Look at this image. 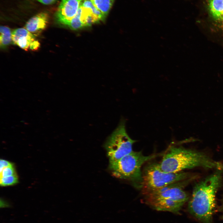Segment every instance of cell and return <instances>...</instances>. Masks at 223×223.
<instances>
[{
	"mask_svg": "<svg viewBox=\"0 0 223 223\" xmlns=\"http://www.w3.org/2000/svg\"><path fill=\"white\" fill-rule=\"evenodd\" d=\"M160 167L164 171L177 173L196 167L223 170V164L200 151L170 145L164 154Z\"/></svg>",
	"mask_w": 223,
	"mask_h": 223,
	"instance_id": "obj_1",
	"label": "cell"
},
{
	"mask_svg": "<svg viewBox=\"0 0 223 223\" xmlns=\"http://www.w3.org/2000/svg\"><path fill=\"white\" fill-rule=\"evenodd\" d=\"M217 171L196 184L188 204V210L204 223L211 222L216 205V194L221 184L222 171Z\"/></svg>",
	"mask_w": 223,
	"mask_h": 223,
	"instance_id": "obj_2",
	"label": "cell"
},
{
	"mask_svg": "<svg viewBox=\"0 0 223 223\" xmlns=\"http://www.w3.org/2000/svg\"><path fill=\"white\" fill-rule=\"evenodd\" d=\"M191 178L146 193V203L157 211L177 213L189 199L184 188Z\"/></svg>",
	"mask_w": 223,
	"mask_h": 223,
	"instance_id": "obj_3",
	"label": "cell"
},
{
	"mask_svg": "<svg viewBox=\"0 0 223 223\" xmlns=\"http://www.w3.org/2000/svg\"><path fill=\"white\" fill-rule=\"evenodd\" d=\"M158 155L159 154L145 155L141 151H133L117 162L109 164V168L114 177L129 180L136 188L142 189L143 182L142 166Z\"/></svg>",
	"mask_w": 223,
	"mask_h": 223,
	"instance_id": "obj_4",
	"label": "cell"
},
{
	"mask_svg": "<svg viewBox=\"0 0 223 223\" xmlns=\"http://www.w3.org/2000/svg\"><path fill=\"white\" fill-rule=\"evenodd\" d=\"M142 177L143 194L191 178L189 173L183 171L177 173L164 171L156 162L151 163L146 166L142 172Z\"/></svg>",
	"mask_w": 223,
	"mask_h": 223,
	"instance_id": "obj_5",
	"label": "cell"
},
{
	"mask_svg": "<svg viewBox=\"0 0 223 223\" xmlns=\"http://www.w3.org/2000/svg\"><path fill=\"white\" fill-rule=\"evenodd\" d=\"M125 120H121L119 124L107 139L104 147L109 161L114 163L133 151L132 147L136 142L129 136L125 129Z\"/></svg>",
	"mask_w": 223,
	"mask_h": 223,
	"instance_id": "obj_6",
	"label": "cell"
},
{
	"mask_svg": "<svg viewBox=\"0 0 223 223\" xmlns=\"http://www.w3.org/2000/svg\"><path fill=\"white\" fill-rule=\"evenodd\" d=\"M84 0H61L56 14L57 20L67 25L77 14Z\"/></svg>",
	"mask_w": 223,
	"mask_h": 223,
	"instance_id": "obj_7",
	"label": "cell"
},
{
	"mask_svg": "<svg viewBox=\"0 0 223 223\" xmlns=\"http://www.w3.org/2000/svg\"><path fill=\"white\" fill-rule=\"evenodd\" d=\"M12 42L26 50L29 48L31 43L35 40L32 33L26 29L20 28L14 30L11 33Z\"/></svg>",
	"mask_w": 223,
	"mask_h": 223,
	"instance_id": "obj_8",
	"label": "cell"
},
{
	"mask_svg": "<svg viewBox=\"0 0 223 223\" xmlns=\"http://www.w3.org/2000/svg\"><path fill=\"white\" fill-rule=\"evenodd\" d=\"M47 13H41L31 18L26 23L25 28L31 33H36L44 30L48 22Z\"/></svg>",
	"mask_w": 223,
	"mask_h": 223,
	"instance_id": "obj_9",
	"label": "cell"
},
{
	"mask_svg": "<svg viewBox=\"0 0 223 223\" xmlns=\"http://www.w3.org/2000/svg\"><path fill=\"white\" fill-rule=\"evenodd\" d=\"M208 8L213 20L223 27V0H209Z\"/></svg>",
	"mask_w": 223,
	"mask_h": 223,
	"instance_id": "obj_10",
	"label": "cell"
},
{
	"mask_svg": "<svg viewBox=\"0 0 223 223\" xmlns=\"http://www.w3.org/2000/svg\"><path fill=\"white\" fill-rule=\"evenodd\" d=\"M66 26L71 29L75 30L85 27L81 18V3L77 14Z\"/></svg>",
	"mask_w": 223,
	"mask_h": 223,
	"instance_id": "obj_11",
	"label": "cell"
},
{
	"mask_svg": "<svg viewBox=\"0 0 223 223\" xmlns=\"http://www.w3.org/2000/svg\"><path fill=\"white\" fill-rule=\"evenodd\" d=\"M11 33L10 28L5 26L0 27V45L4 48L9 45L12 41Z\"/></svg>",
	"mask_w": 223,
	"mask_h": 223,
	"instance_id": "obj_12",
	"label": "cell"
},
{
	"mask_svg": "<svg viewBox=\"0 0 223 223\" xmlns=\"http://www.w3.org/2000/svg\"><path fill=\"white\" fill-rule=\"evenodd\" d=\"M94 5L105 16L108 13L114 0H90Z\"/></svg>",
	"mask_w": 223,
	"mask_h": 223,
	"instance_id": "obj_13",
	"label": "cell"
},
{
	"mask_svg": "<svg viewBox=\"0 0 223 223\" xmlns=\"http://www.w3.org/2000/svg\"><path fill=\"white\" fill-rule=\"evenodd\" d=\"M81 4L83 7L88 8L100 21L104 20L106 16L96 8L90 0H84L82 2Z\"/></svg>",
	"mask_w": 223,
	"mask_h": 223,
	"instance_id": "obj_14",
	"label": "cell"
},
{
	"mask_svg": "<svg viewBox=\"0 0 223 223\" xmlns=\"http://www.w3.org/2000/svg\"><path fill=\"white\" fill-rule=\"evenodd\" d=\"M18 180L17 175L0 177V185L2 186L13 185L18 183Z\"/></svg>",
	"mask_w": 223,
	"mask_h": 223,
	"instance_id": "obj_15",
	"label": "cell"
},
{
	"mask_svg": "<svg viewBox=\"0 0 223 223\" xmlns=\"http://www.w3.org/2000/svg\"><path fill=\"white\" fill-rule=\"evenodd\" d=\"M17 175L13 165L4 168L0 172V177H7Z\"/></svg>",
	"mask_w": 223,
	"mask_h": 223,
	"instance_id": "obj_16",
	"label": "cell"
},
{
	"mask_svg": "<svg viewBox=\"0 0 223 223\" xmlns=\"http://www.w3.org/2000/svg\"><path fill=\"white\" fill-rule=\"evenodd\" d=\"M13 165V164L10 162L3 159L0 160V171L1 172L4 168Z\"/></svg>",
	"mask_w": 223,
	"mask_h": 223,
	"instance_id": "obj_17",
	"label": "cell"
},
{
	"mask_svg": "<svg viewBox=\"0 0 223 223\" xmlns=\"http://www.w3.org/2000/svg\"><path fill=\"white\" fill-rule=\"evenodd\" d=\"M40 45L39 42L35 40L31 43L29 48L32 50H36L39 48Z\"/></svg>",
	"mask_w": 223,
	"mask_h": 223,
	"instance_id": "obj_18",
	"label": "cell"
},
{
	"mask_svg": "<svg viewBox=\"0 0 223 223\" xmlns=\"http://www.w3.org/2000/svg\"><path fill=\"white\" fill-rule=\"evenodd\" d=\"M0 208H9L11 206V205L10 203L7 202V201H5L3 199L0 200Z\"/></svg>",
	"mask_w": 223,
	"mask_h": 223,
	"instance_id": "obj_19",
	"label": "cell"
},
{
	"mask_svg": "<svg viewBox=\"0 0 223 223\" xmlns=\"http://www.w3.org/2000/svg\"><path fill=\"white\" fill-rule=\"evenodd\" d=\"M40 2L46 5L50 4L55 2L56 0H37Z\"/></svg>",
	"mask_w": 223,
	"mask_h": 223,
	"instance_id": "obj_20",
	"label": "cell"
}]
</instances>
